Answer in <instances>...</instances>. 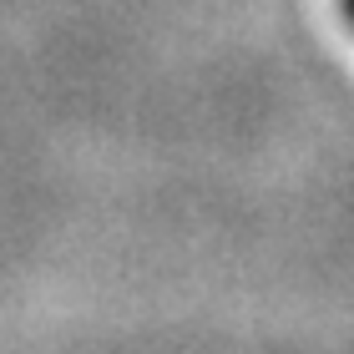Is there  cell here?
I'll return each instance as SVG.
<instances>
[{
	"label": "cell",
	"instance_id": "obj_1",
	"mask_svg": "<svg viewBox=\"0 0 354 354\" xmlns=\"http://www.w3.org/2000/svg\"><path fill=\"white\" fill-rule=\"evenodd\" d=\"M339 6H344V15H349V26H354V0H339Z\"/></svg>",
	"mask_w": 354,
	"mask_h": 354
}]
</instances>
